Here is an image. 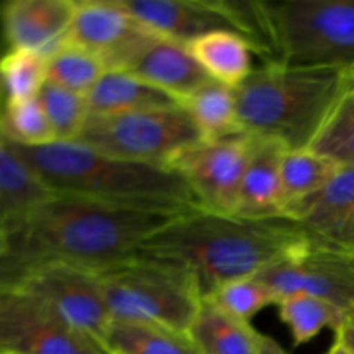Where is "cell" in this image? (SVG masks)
Returning a JSON list of instances; mask_svg holds the SVG:
<instances>
[{
    "label": "cell",
    "instance_id": "6da1fadb",
    "mask_svg": "<svg viewBox=\"0 0 354 354\" xmlns=\"http://www.w3.org/2000/svg\"><path fill=\"white\" fill-rule=\"evenodd\" d=\"M176 216L54 194L12 235L10 254L0 261V286L41 263L99 273L135 258L140 245Z\"/></svg>",
    "mask_w": 354,
    "mask_h": 354
},
{
    "label": "cell",
    "instance_id": "7a4b0ae2",
    "mask_svg": "<svg viewBox=\"0 0 354 354\" xmlns=\"http://www.w3.org/2000/svg\"><path fill=\"white\" fill-rule=\"evenodd\" d=\"M304 242L289 220L252 221L197 209L151 235L138 256L187 270L206 299L225 283L256 277Z\"/></svg>",
    "mask_w": 354,
    "mask_h": 354
},
{
    "label": "cell",
    "instance_id": "3957f363",
    "mask_svg": "<svg viewBox=\"0 0 354 354\" xmlns=\"http://www.w3.org/2000/svg\"><path fill=\"white\" fill-rule=\"evenodd\" d=\"M9 145L57 196L166 214L203 209L185 180L169 168L109 158L78 142H52L37 147Z\"/></svg>",
    "mask_w": 354,
    "mask_h": 354
},
{
    "label": "cell",
    "instance_id": "277c9868",
    "mask_svg": "<svg viewBox=\"0 0 354 354\" xmlns=\"http://www.w3.org/2000/svg\"><path fill=\"white\" fill-rule=\"evenodd\" d=\"M354 83V71L265 64L235 88L244 133L310 149L328 114Z\"/></svg>",
    "mask_w": 354,
    "mask_h": 354
},
{
    "label": "cell",
    "instance_id": "5b68a950",
    "mask_svg": "<svg viewBox=\"0 0 354 354\" xmlns=\"http://www.w3.org/2000/svg\"><path fill=\"white\" fill-rule=\"evenodd\" d=\"M265 64L354 71V0L254 2Z\"/></svg>",
    "mask_w": 354,
    "mask_h": 354
},
{
    "label": "cell",
    "instance_id": "8992f818",
    "mask_svg": "<svg viewBox=\"0 0 354 354\" xmlns=\"http://www.w3.org/2000/svg\"><path fill=\"white\" fill-rule=\"evenodd\" d=\"M113 322L189 332L203 296L187 270L135 256L97 273Z\"/></svg>",
    "mask_w": 354,
    "mask_h": 354
},
{
    "label": "cell",
    "instance_id": "52a82bcc",
    "mask_svg": "<svg viewBox=\"0 0 354 354\" xmlns=\"http://www.w3.org/2000/svg\"><path fill=\"white\" fill-rule=\"evenodd\" d=\"M199 130L182 106L116 116H88L76 142L123 161L168 168L183 149L201 142Z\"/></svg>",
    "mask_w": 354,
    "mask_h": 354
},
{
    "label": "cell",
    "instance_id": "ba28073f",
    "mask_svg": "<svg viewBox=\"0 0 354 354\" xmlns=\"http://www.w3.org/2000/svg\"><path fill=\"white\" fill-rule=\"evenodd\" d=\"M7 286L31 294L61 324L102 346L113 318L97 273L64 263H41L17 272Z\"/></svg>",
    "mask_w": 354,
    "mask_h": 354
},
{
    "label": "cell",
    "instance_id": "9c48e42d",
    "mask_svg": "<svg viewBox=\"0 0 354 354\" xmlns=\"http://www.w3.org/2000/svg\"><path fill=\"white\" fill-rule=\"evenodd\" d=\"M135 19L168 40L189 44L213 31H234L256 54L258 23L254 2L227 0H121Z\"/></svg>",
    "mask_w": 354,
    "mask_h": 354
},
{
    "label": "cell",
    "instance_id": "30bf717a",
    "mask_svg": "<svg viewBox=\"0 0 354 354\" xmlns=\"http://www.w3.org/2000/svg\"><path fill=\"white\" fill-rule=\"evenodd\" d=\"M252 145L254 137L249 133L201 140L178 152L168 168L185 180L204 211L235 216Z\"/></svg>",
    "mask_w": 354,
    "mask_h": 354
},
{
    "label": "cell",
    "instance_id": "8fae6325",
    "mask_svg": "<svg viewBox=\"0 0 354 354\" xmlns=\"http://www.w3.org/2000/svg\"><path fill=\"white\" fill-rule=\"evenodd\" d=\"M277 303L290 294H308L354 313V254L304 242L258 275Z\"/></svg>",
    "mask_w": 354,
    "mask_h": 354
},
{
    "label": "cell",
    "instance_id": "7c38bea8",
    "mask_svg": "<svg viewBox=\"0 0 354 354\" xmlns=\"http://www.w3.org/2000/svg\"><path fill=\"white\" fill-rule=\"evenodd\" d=\"M0 348L16 354H107L93 339L66 327L31 294L0 286Z\"/></svg>",
    "mask_w": 354,
    "mask_h": 354
},
{
    "label": "cell",
    "instance_id": "4fadbf2b",
    "mask_svg": "<svg viewBox=\"0 0 354 354\" xmlns=\"http://www.w3.org/2000/svg\"><path fill=\"white\" fill-rule=\"evenodd\" d=\"M156 33L135 19L121 0H82L62 44L92 52L107 71H121Z\"/></svg>",
    "mask_w": 354,
    "mask_h": 354
},
{
    "label": "cell",
    "instance_id": "5bb4252c",
    "mask_svg": "<svg viewBox=\"0 0 354 354\" xmlns=\"http://www.w3.org/2000/svg\"><path fill=\"white\" fill-rule=\"evenodd\" d=\"M310 244L328 251L354 254V168L341 171L313 196L283 211Z\"/></svg>",
    "mask_w": 354,
    "mask_h": 354
},
{
    "label": "cell",
    "instance_id": "9a60e30c",
    "mask_svg": "<svg viewBox=\"0 0 354 354\" xmlns=\"http://www.w3.org/2000/svg\"><path fill=\"white\" fill-rule=\"evenodd\" d=\"M121 71L161 90L178 106H183L197 90L211 82V76L185 44L159 35L138 48Z\"/></svg>",
    "mask_w": 354,
    "mask_h": 354
},
{
    "label": "cell",
    "instance_id": "2e32d148",
    "mask_svg": "<svg viewBox=\"0 0 354 354\" xmlns=\"http://www.w3.org/2000/svg\"><path fill=\"white\" fill-rule=\"evenodd\" d=\"M73 0H10L0 6V30L9 48L50 55L75 17Z\"/></svg>",
    "mask_w": 354,
    "mask_h": 354
},
{
    "label": "cell",
    "instance_id": "e0dca14e",
    "mask_svg": "<svg viewBox=\"0 0 354 354\" xmlns=\"http://www.w3.org/2000/svg\"><path fill=\"white\" fill-rule=\"evenodd\" d=\"M286 151L279 142L254 137L235 216L252 221L283 220L280 168Z\"/></svg>",
    "mask_w": 354,
    "mask_h": 354
},
{
    "label": "cell",
    "instance_id": "ac0fdd59",
    "mask_svg": "<svg viewBox=\"0 0 354 354\" xmlns=\"http://www.w3.org/2000/svg\"><path fill=\"white\" fill-rule=\"evenodd\" d=\"M54 194L0 137V214L16 234L40 204Z\"/></svg>",
    "mask_w": 354,
    "mask_h": 354
},
{
    "label": "cell",
    "instance_id": "d6986e66",
    "mask_svg": "<svg viewBox=\"0 0 354 354\" xmlns=\"http://www.w3.org/2000/svg\"><path fill=\"white\" fill-rule=\"evenodd\" d=\"M88 116H116L178 106L161 90L124 71H106L86 93Z\"/></svg>",
    "mask_w": 354,
    "mask_h": 354
},
{
    "label": "cell",
    "instance_id": "ffe728a7",
    "mask_svg": "<svg viewBox=\"0 0 354 354\" xmlns=\"http://www.w3.org/2000/svg\"><path fill=\"white\" fill-rule=\"evenodd\" d=\"M187 47L211 80L232 88H237L254 71V48L234 31H213L189 41Z\"/></svg>",
    "mask_w": 354,
    "mask_h": 354
},
{
    "label": "cell",
    "instance_id": "44dd1931",
    "mask_svg": "<svg viewBox=\"0 0 354 354\" xmlns=\"http://www.w3.org/2000/svg\"><path fill=\"white\" fill-rule=\"evenodd\" d=\"M203 354H258L259 335L249 322H242L203 299L189 330Z\"/></svg>",
    "mask_w": 354,
    "mask_h": 354
},
{
    "label": "cell",
    "instance_id": "7402d4cb",
    "mask_svg": "<svg viewBox=\"0 0 354 354\" xmlns=\"http://www.w3.org/2000/svg\"><path fill=\"white\" fill-rule=\"evenodd\" d=\"M102 348L107 354H203L189 332L124 322L111 324Z\"/></svg>",
    "mask_w": 354,
    "mask_h": 354
},
{
    "label": "cell",
    "instance_id": "603a6c76",
    "mask_svg": "<svg viewBox=\"0 0 354 354\" xmlns=\"http://www.w3.org/2000/svg\"><path fill=\"white\" fill-rule=\"evenodd\" d=\"M182 107L192 118L203 140L216 142L244 133L239 121L235 88L232 86L211 80Z\"/></svg>",
    "mask_w": 354,
    "mask_h": 354
},
{
    "label": "cell",
    "instance_id": "cb8c5ba5",
    "mask_svg": "<svg viewBox=\"0 0 354 354\" xmlns=\"http://www.w3.org/2000/svg\"><path fill=\"white\" fill-rule=\"evenodd\" d=\"M339 171L341 166L337 162L311 149L286 151L280 168L283 211L290 204L306 199L324 189Z\"/></svg>",
    "mask_w": 354,
    "mask_h": 354
},
{
    "label": "cell",
    "instance_id": "d4e9b609",
    "mask_svg": "<svg viewBox=\"0 0 354 354\" xmlns=\"http://www.w3.org/2000/svg\"><path fill=\"white\" fill-rule=\"evenodd\" d=\"M277 306L280 318L292 334L296 346L306 344L327 327L337 332L351 315L328 301L308 294H290L282 297Z\"/></svg>",
    "mask_w": 354,
    "mask_h": 354
},
{
    "label": "cell",
    "instance_id": "484cf974",
    "mask_svg": "<svg viewBox=\"0 0 354 354\" xmlns=\"http://www.w3.org/2000/svg\"><path fill=\"white\" fill-rule=\"evenodd\" d=\"M106 71V66L97 55L68 44H62L47 55V82L83 97Z\"/></svg>",
    "mask_w": 354,
    "mask_h": 354
},
{
    "label": "cell",
    "instance_id": "4316f807",
    "mask_svg": "<svg viewBox=\"0 0 354 354\" xmlns=\"http://www.w3.org/2000/svg\"><path fill=\"white\" fill-rule=\"evenodd\" d=\"M310 149L341 168H354V83L335 104Z\"/></svg>",
    "mask_w": 354,
    "mask_h": 354
},
{
    "label": "cell",
    "instance_id": "83f0119b",
    "mask_svg": "<svg viewBox=\"0 0 354 354\" xmlns=\"http://www.w3.org/2000/svg\"><path fill=\"white\" fill-rule=\"evenodd\" d=\"M0 137L14 145L37 147L55 142L38 99L7 100L0 111Z\"/></svg>",
    "mask_w": 354,
    "mask_h": 354
},
{
    "label": "cell",
    "instance_id": "f1b7e54d",
    "mask_svg": "<svg viewBox=\"0 0 354 354\" xmlns=\"http://www.w3.org/2000/svg\"><path fill=\"white\" fill-rule=\"evenodd\" d=\"M0 76L7 100L37 99L41 86L47 83V55L7 48L0 55Z\"/></svg>",
    "mask_w": 354,
    "mask_h": 354
},
{
    "label": "cell",
    "instance_id": "f546056e",
    "mask_svg": "<svg viewBox=\"0 0 354 354\" xmlns=\"http://www.w3.org/2000/svg\"><path fill=\"white\" fill-rule=\"evenodd\" d=\"M37 99L54 131L55 142H76L88 118L85 97L47 82Z\"/></svg>",
    "mask_w": 354,
    "mask_h": 354
},
{
    "label": "cell",
    "instance_id": "4dcf8cb0",
    "mask_svg": "<svg viewBox=\"0 0 354 354\" xmlns=\"http://www.w3.org/2000/svg\"><path fill=\"white\" fill-rule=\"evenodd\" d=\"M206 299L242 322H249L266 306L277 304L272 290L258 277H248L225 283Z\"/></svg>",
    "mask_w": 354,
    "mask_h": 354
},
{
    "label": "cell",
    "instance_id": "1f68e13d",
    "mask_svg": "<svg viewBox=\"0 0 354 354\" xmlns=\"http://www.w3.org/2000/svg\"><path fill=\"white\" fill-rule=\"evenodd\" d=\"M335 337H339L344 342L349 354H354V313L349 315L348 320L344 322V325L335 332Z\"/></svg>",
    "mask_w": 354,
    "mask_h": 354
},
{
    "label": "cell",
    "instance_id": "d6a6232c",
    "mask_svg": "<svg viewBox=\"0 0 354 354\" xmlns=\"http://www.w3.org/2000/svg\"><path fill=\"white\" fill-rule=\"evenodd\" d=\"M10 249H12V234H10L3 216L0 214V261L10 254Z\"/></svg>",
    "mask_w": 354,
    "mask_h": 354
},
{
    "label": "cell",
    "instance_id": "836d02e7",
    "mask_svg": "<svg viewBox=\"0 0 354 354\" xmlns=\"http://www.w3.org/2000/svg\"><path fill=\"white\" fill-rule=\"evenodd\" d=\"M258 354H287L286 349L268 335H259V349Z\"/></svg>",
    "mask_w": 354,
    "mask_h": 354
},
{
    "label": "cell",
    "instance_id": "e575fe53",
    "mask_svg": "<svg viewBox=\"0 0 354 354\" xmlns=\"http://www.w3.org/2000/svg\"><path fill=\"white\" fill-rule=\"evenodd\" d=\"M327 354H349V351H348V348H346L344 342H342L339 337H335L334 344H332V348L328 349Z\"/></svg>",
    "mask_w": 354,
    "mask_h": 354
},
{
    "label": "cell",
    "instance_id": "d590c367",
    "mask_svg": "<svg viewBox=\"0 0 354 354\" xmlns=\"http://www.w3.org/2000/svg\"><path fill=\"white\" fill-rule=\"evenodd\" d=\"M6 102H7V97H6V88H3L2 76H0V111H2V107L6 106Z\"/></svg>",
    "mask_w": 354,
    "mask_h": 354
},
{
    "label": "cell",
    "instance_id": "8d00e7d4",
    "mask_svg": "<svg viewBox=\"0 0 354 354\" xmlns=\"http://www.w3.org/2000/svg\"><path fill=\"white\" fill-rule=\"evenodd\" d=\"M0 354H16V353H9V351H2Z\"/></svg>",
    "mask_w": 354,
    "mask_h": 354
},
{
    "label": "cell",
    "instance_id": "74e56055",
    "mask_svg": "<svg viewBox=\"0 0 354 354\" xmlns=\"http://www.w3.org/2000/svg\"><path fill=\"white\" fill-rule=\"evenodd\" d=\"M2 351H3V349H2V348H0V353H2Z\"/></svg>",
    "mask_w": 354,
    "mask_h": 354
}]
</instances>
